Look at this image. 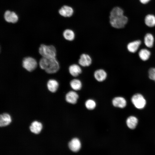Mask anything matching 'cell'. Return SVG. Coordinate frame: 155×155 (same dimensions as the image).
Here are the masks:
<instances>
[{"label":"cell","instance_id":"cell-1","mask_svg":"<svg viewBox=\"0 0 155 155\" xmlns=\"http://www.w3.org/2000/svg\"><path fill=\"white\" fill-rule=\"evenodd\" d=\"M123 10L119 7L113 8L110 12V22L111 26L116 28H121L124 27L127 24L128 19L124 15Z\"/></svg>","mask_w":155,"mask_h":155},{"label":"cell","instance_id":"cell-2","mask_svg":"<svg viewBox=\"0 0 155 155\" xmlns=\"http://www.w3.org/2000/svg\"><path fill=\"white\" fill-rule=\"evenodd\" d=\"M39 65L41 69L49 74L57 72L60 69L59 64L56 57L48 58L42 57L39 60Z\"/></svg>","mask_w":155,"mask_h":155},{"label":"cell","instance_id":"cell-3","mask_svg":"<svg viewBox=\"0 0 155 155\" xmlns=\"http://www.w3.org/2000/svg\"><path fill=\"white\" fill-rule=\"evenodd\" d=\"M38 52L42 57L48 58L56 57L57 55L56 49L52 45L41 44L38 49Z\"/></svg>","mask_w":155,"mask_h":155},{"label":"cell","instance_id":"cell-4","mask_svg":"<svg viewBox=\"0 0 155 155\" xmlns=\"http://www.w3.org/2000/svg\"><path fill=\"white\" fill-rule=\"evenodd\" d=\"M37 63L36 60L31 57L24 58L22 61V66L27 71L31 72L36 68Z\"/></svg>","mask_w":155,"mask_h":155},{"label":"cell","instance_id":"cell-5","mask_svg":"<svg viewBox=\"0 0 155 155\" xmlns=\"http://www.w3.org/2000/svg\"><path fill=\"white\" fill-rule=\"evenodd\" d=\"M131 101L136 108L140 109L143 108L146 103L143 96L140 94H136L133 95L132 97Z\"/></svg>","mask_w":155,"mask_h":155},{"label":"cell","instance_id":"cell-6","mask_svg":"<svg viewBox=\"0 0 155 155\" xmlns=\"http://www.w3.org/2000/svg\"><path fill=\"white\" fill-rule=\"evenodd\" d=\"M78 62V64L82 67H87L91 65L92 60L89 55L83 53L80 56Z\"/></svg>","mask_w":155,"mask_h":155},{"label":"cell","instance_id":"cell-7","mask_svg":"<svg viewBox=\"0 0 155 155\" xmlns=\"http://www.w3.org/2000/svg\"><path fill=\"white\" fill-rule=\"evenodd\" d=\"M94 79L98 82L104 81L107 79L108 74L107 72L103 69H98L94 71L93 73Z\"/></svg>","mask_w":155,"mask_h":155},{"label":"cell","instance_id":"cell-8","mask_svg":"<svg viewBox=\"0 0 155 155\" xmlns=\"http://www.w3.org/2000/svg\"><path fill=\"white\" fill-rule=\"evenodd\" d=\"M82 67L78 64H71L68 67L69 72L71 76L76 78L82 73Z\"/></svg>","mask_w":155,"mask_h":155},{"label":"cell","instance_id":"cell-9","mask_svg":"<svg viewBox=\"0 0 155 155\" xmlns=\"http://www.w3.org/2000/svg\"><path fill=\"white\" fill-rule=\"evenodd\" d=\"M4 18L5 21L8 23H15L18 20V15L15 12L9 10L5 12Z\"/></svg>","mask_w":155,"mask_h":155},{"label":"cell","instance_id":"cell-10","mask_svg":"<svg viewBox=\"0 0 155 155\" xmlns=\"http://www.w3.org/2000/svg\"><path fill=\"white\" fill-rule=\"evenodd\" d=\"M59 13L61 16L65 17L71 16L73 13V10L71 7L68 5L63 6L59 10Z\"/></svg>","mask_w":155,"mask_h":155},{"label":"cell","instance_id":"cell-11","mask_svg":"<svg viewBox=\"0 0 155 155\" xmlns=\"http://www.w3.org/2000/svg\"><path fill=\"white\" fill-rule=\"evenodd\" d=\"M68 146L71 151L74 152H77L80 149L81 144L79 140L75 138L73 139L69 142Z\"/></svg>","mask_w":155,"mask_h":155},{"label":"cell","instance_id":"cell-12","mask_svg":"<svg viewBox=\"0 0 155 155\" xmlns=\"http://www.w3.org/2000/svg\"><path fill=\"white\" fill-rule=\"evenodd\" d=\"M79 98V95L75 91H70L68 92L65 95V100L68 102L75 104Z\"/></svg>","mask_w":155,"mask_h":155},{"label":"cell","instance_id":"cell-13","mask_svg":"<svg viewBox=\"0 0 155 155\" xmlns=\"http://www.w3.org/2000/svg\"><path fill=\"white\" fill-rule=\"evenodd\" d=\"M58 82L56 80L50 79L48 80L46 86L48 90L52 93L55 92L59 87Z\"/></svg>","mask_w":155,"mask_h":155},{"label":"cell","instance_id":"cell-14","mask_svg":"<svg viewBox=\"0 0 155 155\" xmlns=\"http://www.w3.org/2000/svg\"><path fill=\"white\" fill-rule=\"evenodd\" d=\"M42 128V124L37 121L32 122L30 127V131L35 134H38L40 133Z\"/></svg>","mask_w":155,"mask_h":155},{"label":"cell","instance_id":"cell-15","mask_svg":"<svg viewBox=\"0 0 155 155\" xmlns=\"http://www.w3.org/2000/svg\"><path fill=\"white\" fill-rule=\"evenodd\" d=\"M69 85L73 90L78 91L82 89V83L80 79L75 78L70 81Z\"/></svg>","mask_w":155,"mask_h":155},{"label":"cell","instance_id":"cell-16","mask_svg":"<svg viewBox=\"0 0 155 155\" xmlns=\"http://www.w3.org/2000/svg\"><path fill=\"white\" fill-rule=\"evenodd\" d=\"M11 121L10 116L8 113H4L0 116V126L3 127L9 125Z\"/></svg>","mask_w":155,"mask_h":155},{"label":"cell","instance_id":"cell-17","mask_svg":"<svg viewBox=\"0 0 155 155\" xmlns=\"http://www.w3.org/2000/svg\"><path fill=\"white\" fill-rule=\"evenodd\" d=\"M113 106L115 107L123 108L126 105V101L124 98L121 97L115 98L112 100Z\"/></svg>","mask_w":155,"mask_h":155},{"label":"cell","instance_id":"cell-18","mask_svg":"<svg viewBox=\"0 0 155 155\" xmlns=\"http://www.w3.org/2000/svg\"><path fill=\"white\" fill-rule=\"evenodd\" d=\"M141 43L140 40H136L129 43L127 46L128 51L130 52L134 53L138 49Z\"/></svg>","mask_w":155,"mask_h":155},{"label":"cell","instance_id":"cell-19","mask_svg":"<svg viewBox=\"0 0 155 155\" xmlns=\"http://www.w3.org/2000/svg\"><path fill=\"white\" fill-rule=\"evenodd\" d=\"M63 35L64 38L68 41H72L75 38V35L74 32L70 29L65 30L63 32Z\"/></svg>","mask_w":155,"mask_h":155},{"label":"cell","instance_id":"cell-20","mask_svg":"<svg viewBox=\"0 0 155 155\" xmlns=\"http://www.w3.org/2000/svg\"><path fill=\"white\" fill-rule=\"evenodd\" d=\"M144 43L148 48L152 47L154 44V39L153 35L149 33L147 34L144 38Z\"/></svg>","mask_w":155,"mask_h":155},{"label":"cell","instance_id":"cell-21","mask_svg":"<svg viewBox=\"0 0 155 155\" xmlns=\"http://www.w3.org/2000/svg\"><path fill=\"white\" fill-rule=\"evenodd\" d=\"M145 23L146 25L150 27L155 26V16L152 14L147 15L145 18Z\"/></svg>","mask_w":155,"mask_h":155},{"label":"cell","instance_id":"cell-22","mask_svg":"<svg viewBox=\"0 0 155 155\" xmlns=\"http://www.w3.org/2000/svg\"><path fill=\"white\" fill-rule=\"evenodd\" d=\"M138 55L140 58L142 60L146 61L150 58L151 53L150 51L147 49H143L139 51Z\"/></svg>","mask_w":155,"mask_h":155},{"label":"cell","instance_id":"cell-23","mask_svg":"<svg viewBox=\"0 0 155 155\" xmlns=\"http://www.w3.org/2000/svg\"><path fill=\"white\" fill-rule=\"evenodd\" d=\"M138 120L134 116H130L127 119L126 123L127 126L131 129H135L137 125Z\"/></svg>","mask_w":155,"mask_h":155},{"label":"cell","instance_id":"cell-24","mask_svg":"<svg viewBox=\"0 0 155 155\" xmlns=\"http://www.w3.org/2000/svg\"><path fill=\"white\" fill-rule=\"evenodd\" d=\"M85 106L89 110H92L95 108L96 106L95 101L92 99H88L85 102Z\"/></svg>","mask_w":155,"mask_h":155},{"label":"cell","instance_id":"cell-25","mask_svg":"<svg viewBox=\"0 0 155 155\" xmlns=\"http://www.w3.org/2000/svg\"><path fill=\"white\" fill-rule=\"evenodd\" d=\"M148 75L149 78L155 82V68H150L148 71Z\"/></svg>","mask_w":155,"mask_h":155},{"label":"cell","instance_id":"cell-26","mask_svg":"<svg viewBox=\"0 0 155 155\" xmlns=\"http://www.w3.org/2000/svg\"><path fill=\"white\" fill-rule=\"evenodd\" d=\"M140 2L143 4H146L148 3L150 0H139Z\"/></svg>","mask_w":155,"mask_h":155}]
</instances>
